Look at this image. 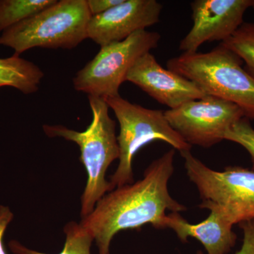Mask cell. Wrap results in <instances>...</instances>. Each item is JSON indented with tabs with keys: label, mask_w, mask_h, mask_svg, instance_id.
Segmentation results:
<instances>
[{
	"label": "cell",
	"mask_w": 254,
	"mask_h": 254,
	"mask_svg": "<svg viewBox=\"0 0 254 254\" xmlns=\"http://www.w3.org/2000/svg\"><path fill=\"white\" fill-rule=\"evenodd\" d=\"M175 150L172 148L152 162L141 180L106 193L92 213L82 218L80 225L91 234L99 254H110V243L118 232L138 230L147 224L158 230L165 229L167 210L180 213L187 210L168 190L175 171Z\"/></svg>",
	"instance_id": "obj_1"
},
{
	"label": "cell",
	"mask_w": 254,
	"mask_h": 254,
	"mask_svg": "<svg viewBox=\"0 0 254 254\" xmlns=\"http://www.w3.org/2000/svg\"><path fill=\"white\" fill-rule=\"evenodd\" d=\"M93 119L84 131H77L63 125L43 127L47 136L60 137L76 143L81 150L80 160L86 168L88 180L81 196L82 218L92 213L97 202L111 191L105 178L110 164L120 158L116 123L110 118L109 106L104 98L88 95Z\"/></svg>",
	"instance_id": "obj_2"
},
{
	"label": "cell",
	"mask_w": 254,
	"mask_h": 254,
	"mask_svg": "<svg viewBox=\"0 0 254 254\" xmlns=\"http://www.w3.org/2000/svg\"><path fill=\"white\" fill-rule=\"evenodd\" d=\"M242 65L220 43L208 53H184L167 63L168 69L193 82L205 95L231 102L254 120V78Z\"/></svg>",
	"instance_id": "obj_3"
},
{
	"label": "cell",
	"mask_w": 254,
	"mask_h": 254,
	"mask_svg": "<svg viewBox=\"0 0 254 254\" xmlns=\"http://www.w3.org/2000/svg\"><path fill=\"white\" fill-rule=\"evenodd\" d=\"M91 16L86 0H57L3 32L0 46L12 48L18 55L36 48L73 49L88 38Z\"/></svg>",
	"instance_id": "obj_4"
},
{
	"label": "cell",
	"mask_w": 254,
	"mask_h": 254,
	"mask_svg": "<svg viewBox=\"0 0 254 254\" xmlns=\"http://www.w3.org/2000/svg\"><path fill=\"white\" fill-rule=\"evenodd\" d=\"M120 124L118 136L120 158L116 171L110 177L112 190L133 182L132 161L143 146L161 141L180 152L190 150L191 145L170 126L165 112L152 110L130 103L121 95L105 98Z\"/></svg>",
	"instance_id": "obj_5"
},
{
	"label": "cell",
	"mask_w": 254,
	"mask_h": 254,
	"mask_svg": "<svg viewBox=\"0 0 254 254\" xmlns=\"http://www.w3.org/2000/svg\"><path fill=\"white\" fill-rule=\"evenodd\" d=\"M180 153L187 176L202 199L199 208L217 207L233 225L254 220V170L229 166L222 172L216 171L195 158L190 150Z\"/></svg>",
	"instance_id": "obj_6"
},
{
	"label": "cell",
	"mask_w": 254,
	"mask_h": 254,
	"mask_svg": "<svg viewBox=\"0 0 254 254\" xmlns=\"http://www.w3.org/2000/svg\"><path fill=\"white\" fill-rule=\"evenodd\" d=\"M160 39L158 32L142 30L123 41L100 47L95 58L75 75L73 88L104 99L118 96L130 68L141 56L158 48Z\"/></svg>",
	"instance_id": "obj_7"
},
{
	"label": "cell",
	"mask_w": 254,
	"mask_h": 254,
	"mask_svg": "<svg viewBox=\"0 0 254 254\" xmlns=\"http://www.w3.org/2000/svg\"><path fill=\"white\" fill-rule=\"evenodd\" d=\"M165 115L170 126L187 143L206 148L223 141L228 128L245 117L237 105L207 95L167 110Z\"/></svg>",
	"instance_id": "obj_8"
},
{
	"label": "cell",
	"mask_w": 254,
	"mask_h": 254,
	"mask_svg": "<svg viewBox=\"0 0 254 254\" xmlns=\"http://www.w3.org/2000/svg\"><path fill=\"white\" fill-rule=\"evenodd\" d=\"M254 0H195L190 3L193 26L180 43L184 53H196L206 42H223L244 23Z\"/></svg>",
	"instance_id": "obj_9"
},
{
	"label": "cell",
	"mask_w": 254,
	"mask_h": 254,
	"mask_svg": "<svg viewBox=\"0 0 254 254\" xmlns=\"http://www.w3.org/2000/svg\"><path fill=\"white\" fill-rule=\"evenodd\" d=\"M163 5L156 0H124L103 14L91 16L88 38L100 47L123 41L160 21Z\"/></svg>",
	"instance_id": "obj_10"
},
{
	"label": "cell",
	"mask_w": 254,
	"mask_h": 254,
	"mask_svg": "<svg viewBox=\"0 0 254 254\" xmlns=\"http://www.w3.org/2000/svg\"><path fill=\"white\" fill-rule=\"evenodd\" d=\"M126 81L136 85L170 110L206 95L193 82L163 68L150 53L137 60L127 73Z\"/></svg>",
	"instance_id": "obj_11"
},
{
	"label": "cell",
	"mask_w": 254,
	"mask_h": 254,
	"mask_svg": "<svg viewBox=\"0 0 254 254\" xmlns=\"http://www.w3.org/2000/svg\"><path fill=\"white\" fill-rule=\"evenodd\" d=\"M204 209L210 210V215L197 224L190 223L179 213L169 214L167 228L172 229L183 243L188 242L190 237L196 239L204 247L207 254H228L237 238L232 230L233 225L217 207L208 205Z\"/></svg>",
	"instance_id": "obj_12"
},
{
	"label": "cell",
	"mask_w": 254,
	"mask_h": 254,
	"mask_svg": "<svg viewBox=\"0 0 254 254\" xmlns=\"http://www.w3.org/2000/svg\"><path fill=\"white\" fill-rule=\"evenodd\" d=\"M44 73L36 64L14 54L0 58V88L11 87L25 95L39 90Z\"/></svg>",
	"instance_id": "obj_13"
},
{
	"label": "cell",
	"mask_w": 254,
	"mask_h": 254,
	"mask_svg": "<svg viewBox=\"0 0 254 254\" xmlns=\"http://www.w3.org/2000/svg\"><path fill=\"white\" fill-rule=\"evenodd\" d=\"M64 232L66 240L63 250L59 254H91V245L94 239L80 223L74 221L68 222L65 225ZM9 246L14 254H46L26 248L17 241H11Z\"/></svg>",
	"instance_id": "obj_14"
},
{
	"label": "cell",
	"mask_w": 254,
	"mask_h": 254,
	"mask_svg": "<svg viewBox=\"0 0 254 254\" xmlns=\"http://www.w3.org/2000/svg\"><path fill=\"white\" fill-rule=\"evenodd\" d=\"M57 0H0V32H4L56 2Z\"/></svg>",
	"instance_id": "obj_15"
},
{
	"label": "cell",
	"mask_w": 254,
	"mask_h": 254,
	"mask_svg": "<svg viewBox=\"0 0 254 254\" xmlns=\"http://www.w3.org/2000/svg\"><path fill=\"white\" fill-rule=\"evenodd\" d=\"M246 64V71L254 78V23H245L225 41L220 43Z\"/></svg>",
	"instance_id": "obj_16"
},
{
	"label": "cell",
	"mask_w": 254,
	"mask_h": 254,
	"mask_svg": "<svg viewBox=\"0 0 254 254\" xmlns=\"http://www.w3.org/2000/svg\"><path fill=\"white\" fill-rule=\"evenodd\" d=\"M224 140L242 145L252 157L254 170V128L250 119L244 117L232 125L225 133Z\"/></svg>",
	"instance_id": "obj_17"
},
{
	"label": "cell",
	"mask_w": 254,
	"mask_h": 254,
	"mask_svg": "<svg viewBox=\"0 0 254 254\" xmlns=\"http://www.w3.org/2000/svg\"><path fill=\"white\" fill-rule=\"evenodd\" d=\"M243 231L244 238L240 250L235 254H254V220L239 224Z\"/></svg>",
	"instance_id": "obj_18"
},
{
	"label": "cell",
	"mask_w": 254,
	"mask_h": 254,
	"mask_svg": "<svg viewBox=\"0 0 254 254\" xmlns=\"http://www.w3.org/2000/svg\"><path fill=\"white\" fill-rule=\"evenodd\" d=\"M86 1L90 14L93 16L103 14L114 6L121 4L124 0H86Z\"/></svg>",
	"instance_id": "obj_19"
},
{
	"label": "cell",
	"mask_w": 254,
	"mask_h": 254,
	"mask_svg": "<svg viewBox=\"0 0 254 254\" xmlns=\"http://www.w3.org/2000/svg\"><path fill=\"white\" fill-rule=\"evenodd\" d=\"M14 218L9 207L0 205V254H7L3 244V237L8 225Z\"/></svg>",
	"instance_id": "obj_20"
},
{
	"label": "cell",
	"mask_w": 254,
	"mask_h": 254,
	"mask_svg": "<svg viewBox=\"0 0 254 254\" xmlns=\"http://www.w3.org/2000/svg\"><path fill=\"white\" fill-rule=\"evenodd\" d=\"M196 254H203V252H202V251H198V252H196Z\"/></svg>",
	"instance_id": "obj_21"
},
{
	"label": "cell",
	"mask_w": 254,
	"mask_h": 254,
	"mask_svg": "<svg viewBox=\"0 0 254 254\" xmlns=\"http://www.w3.org/2000/svg\"><path fill=\"white\" fill-rule=\"evenodd\" d=\"M252 8H253V9H254V6H253V7H252Z\"/></svg>",
	"instance_id": "obj_22"
}]
</instances>
